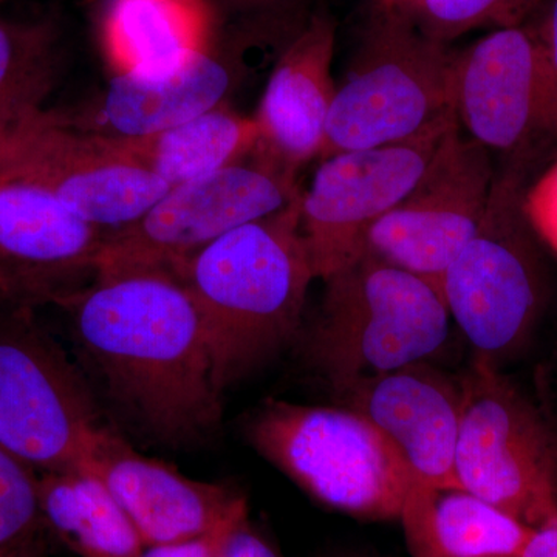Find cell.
<instances>
[{"label": "cell", "mask_w": 557, "mask_h": 557, "mask_svg": "<svg viewBox=\"0 0 557 557\" xmlns=\"http://www.w3.org/2000/svg\"><path fill=\"white\" fill-rule=\"evenodd\" d=\"M112 398L170 445L211 434L222 416L207 329L188 287L153 270L95 274L62 300Z\"/></svg>", "instance_id": "obj_1"}, {"label": "cell", "mask_w": 557, "mask_h": 557, "mask_svg": "<svg viewBox=\"0 0 557 557\" xmlns=\"http://www.w3.org/2000/svg\"><path fill=\"white\" fill-rule=\"evenodd\" d=\"M299 205L300 196L276 214L230 231L180 270L203 318L222 395L298 333L317 281Z\"/></svg>", "instance_id": "obj_2"}, {"label": "cell", "mask_w": 557, "mask_h": 557, "mask_svg": "<svg viewBox=\"0 0 557 557\" xmlns=\"http://www.w3.org/2000/svg\"><path fill=\"white\" fill-rule=\"evenodd\" d=\"M324 284L306 354L336 392L428 361L448 339V307L429 278L358 258Z\"/></svg>", "instance_id": "obj_3"}, {"label": "cell", "mask_w": 557, "mask_h": 557, "mask_svg": "<svg viewBox=\"0 0 557 557\" xmlns=\"http://www.w3.org/2000/svg\"><path fill=\"white\" fill-rule=\"evenodd\" d=\"M456 115L453 53L388 3L375 0L361 28L318 159L418 137Z\"/></svg>", "instance_id": "obj_4"}, {"label": "cell", "mask_w": 557, "mask_h": 557, "mask_svg": "<svg viewBox=\"0 0 557 557\" xmlns=\"http://www.w3.org/2000/svg\"><path fill=\"white\" fill-rule=\"evenodd\" d=\"M249 445L311 497L359 519H399L412 480L397 450L357 410L267 399Z\"/></svg>", "instance_id": "obj_5"}, {"label": "cell", "mask_w": 557, "mask_h": 557, "mask_svg": "<svg viewBox=\"0 0 557 557\" xmlns=\"http://www.w3.org/2000/svg\"><path fill=\"white\" fill-rule=\"evenodd\" d=\"M530 161L496 172L482 222L440 278V289L475 359L498 368L518 351L544 307L545 281L523 214Z\"/></svg>", "instance_id": "obj_6"}, {"label": "cell", "mask_w": 557, "mask_h": 557, "mask_svg": "<svg viewBox=\"0 0 557 557\" xmlns=\"http://www.w3.org/2000/svg\"><path fill=\"white\" fill-rule=\"evenodd\" d=\"M10 307L0 314V445L33 469L87 471L115 434L30 309Z\"/></svg>", "instance_id": "obj_7"}, {"label": "cell", "mask_w": 557, "mask_h": 557, "mask_svg": "<svg viewBox=\"0 0 557 557\" xmlns=\"http://www.w3.org/2000/svg\"><path fill=\"white\" fill-rule=\"evenodd\" d=\"M461 386L458 485L534 530L557 527V445L541 410L479 359Z\"/></svg>", "instance_id": "obj_8"}, {"label": "cell", "mask_w": 557, "mask_h": 557, "mask_svg": "<svg viewBox=\"0 0 557 557\" xmlns=\"http://www.w3.org/2000/svg\"><path fill=\"white\" fill-rule=\"evenodd\" d=\"M251 157L172 186L141 218L106 234L95 274L153 270L178 277L212 242L298 199L296 172L259 153Z\"/></svg>", "instance_id": "obj_9"}, {"label": "cell", "mask_w": 557, "mask_h": 557, "mask_svg": "<svg viewBox=\"0 0 557 557\" xmlns=\"http://www.w3.org/2000/svg\"><path fill=\"white\" fill-rule=\"evenodd\" d=\"M453 100L469 138L533 163L557 148V69L531 27L497 28L453 53Z\"/></svg>", "instance_id": "obj_10"}, {"label": "cell", "mask_w": 557, "mask_h": 557, "mask_svg": "<svg viewBox=\"0 0 557 557\" xmlns=\"http://www.w3.org/2000/svg\"><path fill=\"white\" fill-rule=\"evenodd\" d=\"M457 129L454 115L405 141L321 159L299 205L314 277L325 281L359 258L368 231L408 196Z\"/></svg>", "instance_id": "obj_11"}, {"label": "cell", "mask_w": 557, "mask_h": 557, "mask_svg": "<svg viewBox=\"0 0 557 557\" xmlns=\"http://www.w3.org/2000/svg\"><path fill=\"white\" fill-rule=\"evenodd\" d=\"M0 177L46 189L102 233L131 225L170 189L108 139L72 126L62 112L51 110L17 129Z\"/></svg>", "instance_id": "obj_12"}, {"label": "cell", "mask_w": 557, "mask_h": 557, "mask_svg": "<svg viewBox=\"0 0 557 557\" xmlns=\"http://www.w3.org/2000/svg\"><path fill=\"white\" fill-rule=\"evenodd\" d=\"M490 150L454 131L426 174L366 234L359 258L440 278L474 236L493 188Z\"/></svg>", "instance_id": "obj_13"}, {"label": "cell", "mask_w": 557, "mask_h": 557, "mask_svg": "<svg viewBox=\"0 0 557 557\" xmlns=\"http://www.w3.org/2000/svg\"><path fill=\"white\" fill-rule=\"evenodd\" d=\"M104 236L46 189L0 177V299L60 306L95 277Z\"/></svg>", "instance_id": "obj_14"}, {"label": "cell", "mask_w": 557, "mask_h": 557, "mask_svg": "<svg viewBox=\"0 0 557 557\" xmlns=\"http://www.w3.org/2000/svg\"><path fill=\"white\" fill-rule=\"evenodd\" d=\"M245 47L212 35L203 47L172 64L116 72L86 108L62 115L97 137H150L225 104L239 78Z\"/></svg>", "instance_id": "obj_15"}, {"label": "cell", "mask_w": 557, "mask_h": 557, "mask_svg": "<svg viewBox=\"0 0 557 557\" xmlns=\"http://www.w3.org/2000/svg\"><path fill=\"white\" fill-rule=\"evenodd\" d=\"M338 394L394 446L412 485L461 487L456 472L461 380L423 361L355 381Z\"/></svg>", "instance_id": "obj_16"}, {"label": "cell", "mask_w": 557, "mask_h": 557, "mask_svg": "<svg viewBox=\"0 0 557 557\" xmlns=\"http://www.w3.org/2000/svg\"><path fill=\"white\" fill-rule=\"evenodd\" d=\"M336 25L318 13L288 39L252 116L259 132L256 153L298 172L318 159L335 98L332 76Z\"/></svg>", "instance_id": "obj_17"}, {"label": "cell", "mask_w": 557, "mask_h": 557, "mask_svg": "<svg viewBox=\"0 0 557 557\" xmlns=\"http://www.w3.org/2000/svg\"><path fill=\"white\" fill-rule=\"evenodd\" d=\"M87 471L109 487L146 547L201 536L248 509L245 497L230 487L186 478L141 456L119 435Z\"/></svg>", "instance_id": "obj_18"}, {"label": "cell", "mask_w": 557, "mask_h": 557, "mask_svg": "<svg viewBox=\"0 0 557 557\" xmlns=\"http://www.w3.org/2000/svg\"><path fill=\"white\" fill-rule=\"evenodd\" d=\"M106 139L172 188L248 159L258 148L259 132L252 116L225 102L150 137Z\"/></svg>", "instance_id": "obj_19"}, {"label": "cell", "mask_w": 557, "mask_h": 557, "mask_svg": "<svg viewBox=\"0 0 557 557\" xmlns=\"http://www.w3.org/2000/svg\"><path fill=\"white\" fill-rule=\"evenodd\" d=\"M209 0H106L102 40L116 72L163 67L209 39Z\"/></svg>", "instance_id": "obj_20"}, {"label": "cell", "mask_w": 557, "mask_h": 557, "mask_svg": "<svg viewBox=\"0 0 557 557\" xmlns=\"http://www.w3.org/2000/svg\"><path fill=\"white\" fill-rule=\"evenodd\" d=\"M44 525L79 557H139L145 542L109 487L90 471L44 472Z\"/></svg>", "instance_id": "obj_21"}, {"label": "cell", "mask_w": 557, "mask_h": 557, "mask_svg": "<svg viewBox=\"0 0 557 557\" xmlns=\"http://www.w3.org/2000/svg\"><path fill=\"white\" fill-rule=\"evenodd\" d=\"M61 65V32L50 17L0 16V123L44 112Z\"/></svg>", "instance_id": "obj_22"}, {"label": "cell", "mask_w": 557, "mask_h": 557, "mask_svg": "<svg viewBox=\"0 0 557 557\" xmlns=\"http://www.w3.org/2000/svg\"><path fill=\"white\" fill-rule=\"evenodd\" d=\"M434 520L443 557H519L534 533L463 487L434 490Z\"/></svg>", "instance_id": "obj_23"}, {"label": "cell", "mask_w": 557, "mask_h": 557, "mask_svg": "<svg viewBox=\"0 0 557 557\" xmlns=\"http://www.w3.org/2000/svg\"><path fill=\"white\" fill-rule=\"evenodd\" d=\"M429 38L449 40L479 30L507 28L522 22L545 0H387Z\"/></svg>", "instance_id": "obj_24"}, {"label": "cell", "mask_w": 557, "mask_h": 557, "mask_svg": "<svg viewBox=\"0 0 557 557\" xmlns=\"http://www.w3.org/2000/svg\"><path fill=\"white\" fill-rule=\"evenodd\" d=\"M42 527L35 469L0 445V557L33 552Z\"/></svg>", "instance_id": "obj_25"}, {"label": "cell", "mask_w": 557, "mask_h": 557, "mask_svg": "<svg viewBox=\"0 0 557 557\" xmlns=\"http://www.w3.org/2000/svg\"><path fill=\"white\" fill-rule=\"evenodd\" d=\"M522 208L534 236L557 255V159L527 186Z\"/></svg>", "instance_id": "obj_26"}, {"label": "cell", "mask_w": 557, "mask_h": 557, "mask_svg": "<svg viewBox=\"0 0 557 557\" xmlns=\"http://www.w3.org/2000/svg\"><path fill=\"white\" fill-rule=\"evenodd\" d=\"M247 518L248 509L223 520L214 530L208 531L201 536L174 542V544L146 547L139 557H223L226 542H228L234 528Z\"/></svg>", "instance_id": "obj_27"}, {"label": "cell", "mask_w": 557, "mask_h": 557, "mask_svg": "<svg viewBox=\"0 0 557 557\" xmlns=\"http://www.w3.org/2000/svg\"><path fill=\"white\" fill-rule=\"evenodd\" d=\"M223 557H281L276 549L271 547L265 537L260 536L258 531L249 525L248 518L242 520L239 525L234 528L233 533L226 542Z\"/></svg>", "instance_id": "obj_28"}, {"label": "cell", "mask_w": 557, "mask_h": 557, "mask_svg": "<svg viewBox=\"0 0 557 557\" xmlns=\"http://www.w3.org/2000/svg\"><path fill=\"white\" fill-rule=\"evenodd\" d=\"M542 5H544V10L539 17L537 25L531 28L536 33L539 40L544 44L545 50L548 51L549 58L557 69V0H547V3H542Z\"/></svg>", "instance_id": "obj_29"}, {"label": "cell", "mask_w": 557, "mask_h": 557, "mask_svg": "<svg viewBox=\"0 0 557 557\" xmlns=\"http://www.w3.org/2000/svg\"><path fill=\"white\" fill-rule=\"evenodd\" d=\"M519 557H557V527L534 530Z\"/></svg>", "instance_id": "obj_30"}, {"label": "cell", "mask_w": 557, "mask_h": 557, "mask_svg": "<svg viewBox=\"0 0 557 557\" xmlns=\"http://www.w3.org/2000/svg\"><path fill=\"white\" fill-rule=\"evenodd\" d=\"M544 405H542V416L547 421L549 431L557 445V368L552 372V379L545 381Z\"/></svg>", "instance_id": "obj_31"}, {"label": "cell", "mask_w": 557, "mask_h": 557, "mask_svg": "<svg viewBox=\"0 0 557 557\" xmlns=\"http://www.w3.org/2000/svg\"><path fill=\"white\" fill-rule=\"evenodd\" d=\"M24 123L25 121L17 124L0 123V166H2L3 159H5L7 152H9L14 135H16L17 129H20Z\"/></svg>", "instance_id": "obj_32"}, {"label": "cell", "mask_w": 557, "mask_h": 557, "mask_svg": "<svg viewBox=\"0 0 557 557\" xmlns=\"http://www.w3.org/2000/svg\"><path fill=\"white\" fill-rule=\"evenodd\" d=\"M10 557H38V556H36V552H35V549H33V552L21 553V555H14V556H10Z\"/></svg>", "instance_id": "obj_33"}]
</instances>
